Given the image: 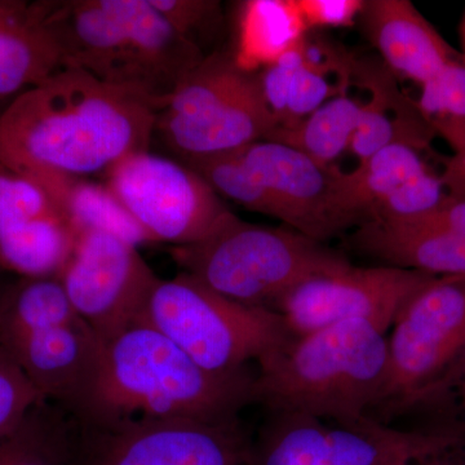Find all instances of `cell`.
Returning a JSON list of instances; mask_svg holds the SVG:
<instances>
[{
    "mask_svg": "<svg viewBox=\"0 0 465 465\" xmlns=\"http://www.w3.org/2000/svg\"><path fill=\"white\" fill-rule=\"evenodd\" d=\"M388 339V376L379 414L416 407L465 360V275L434 277L394 320Z\"/></svg>",
    "mask_w": 465,
    "mask_h": 465,
    "instance_id": "9c48e42d",
    "label": "cell"
},
{
    "mask_svg": "<svg viewBox=\"0 0 465 465\" xmlns=\"http://www.w3.org/2000/svg\"><path fill=\"white\" fill-rule=\"evenodd\" d=\"M307 33L298 0H251L241 8L232 57L242 70L255 73L298 47Z\"/></svg>",
    "mask_w": 465,
    "mask_h": 465,
    "instance_id": "cb8c5ba5",
    "label": "cell"
},
{
    "mask_svg": "<svg viewBox=\"0 0 465 465\" xmlns=\"http://www.w3.org/2000/svg\"><path fill=\"white\" fill-rule=\"evenodd\" d=\"M416 108L434 136L454 155L465 154V61L459 56L420 85Z\"/></svg>",
    "mask_w": 465,
    "mask_h": 465,
    "instance_id": "4316f807",
    "label": "cell"
},
{
    "mask_svg": "<svg viewBox=\"0 0 465 465\" xmlns=\"http://www.w3.org/2000/svg\"><path fill=\"white\" fill-rule=\"evenodd\" d=\"M171 255L183 273L219 295L272 312L312 275L351 265L322 242L293 229L251 224L232 213L206 238L173 246Z\"/></svg>",
    "mask_w": 465,
    "mask_h": 465,
    "instance_id": "8992f818",
    "label": "cell"
},
{
    "mask_svg": "<svg viewBox=\"0 0 465 465\" xmlns=\"http://www.w3.org/2000/svg\"><path fill=\"white\" fill-rule=\"evenodd\" d=\"M43 400L23 370L0 348V439L16 430Z\"/></svg>",
    "mask_w": 465,
    "mask_h": 465,
    "instance_id": "f1b7e54d",
    "label": "cell"
},
{
    "mask_svg": "<svg viewBox=\"0 0 465 465\" xmlns=\"http://www.w3.org/2000/svg\"><path fill=\"white\" fill-rule=\"evenodd\" d=\"M101 347L57 277L0 278V348L45 400L73 415L94 374Z\"/></svg>",
    "mask_w": 465,
    "mask_h": 465,
    "instance_id": "5b68a950",
    "label": "cell"
},
{
    "mask_svg": "<svg viewBox=\"0 0 465 465\" xmlns=\"http://www.w3.org/2000/svg\"><path fill=\"white\" fill-rule=\"evenodd\" d=\"M436 275L396 266L348 265L312 275L275 305L295 338L333 324L367 320L390 329L401 308Z\"/></svg>",
    "mask_w": 465,
    "mask_h": 465,
    "instance_id": "4fadbf2b",
    "label": "cell"
},
{
    "mask_svg": "<svg viewBox=\"0 0 465 465\" xmlns=\"http://www.w3.org/2000/svg\"><path fill=\"white\" fill-rule=\"evenodd\" d=\"M155 119L139 97L63 66L0 113V161L24 173L105 174L150 150Z\"/></svg>",
    "mask_w": 465,
    "mask_h": 465,
    "instance_id": "6da1fadb",
    "label": "cell"
},
{
    "mask_svg": "<svg viewBox=\"0 0 465 465\" xmlns=\"http://www.w3.org/2000/svg\"><path fill=\"white\" fill-rule=\"evenodd\" d=\"M357 65L322 41H304L259 74L275 127H290L347 92Z\"/></svg>",
    "mask_w": 465,
    "mask_h": 465,
    "instance_id": "d6986e66",
    "label": "cell"
},
{
    "mask_svg": "<svg viewBox=\"0 0 465 465\" xmlns=\"http://www.w3.org/2000/svg\"><path fill=\"white\" fill-rule=\"evenodd\" d=\"M105 185L154 243H195L232 213L201 174L150 150L116 162Z\"/></svg>",
    "mask_w": 465,
    "mask_h": 465,
    "instance_id": "8fae6325",
    "label": "cell"
},
{
    "mask_svg": "<svg viewBox=\"0 0 465 465\" xmlns=\"http://www.w3.org/2000/svg\"><path fill=\"white\" fill-rule=\"evenodd\" d=\"M361 114L362 101L353 99L344 92L298 124L275 127L266 140L283 143L322 166L332 167L336 159L351 149Z\"/></svg>",
    "mask_w": 465,
    "mask_h": 465,
    "instance_id": "484cf974",
    "label": "cell"
},
{
    "mask_svg": "<svg viewBox=\"0 0 465 465\" xmlns=\"http://www.w3.org/2000/svg\"><path fill=\"white\" fill-rule=\"evenodd\" d=\"M76 234L41 183L0 161V265L21 277H58Z\"/></svg>",
    "mask_w": 465,
    "mask_h": 465,
    "instance_id": "e0dca14e",
    "label": "cell"
},
{
    "mask_svg": "<svg viewBox=\"0 0 465 465\" xmlns=\"http://www.w3.org/2000/svg\"><path fill=\"white\" fill-rule=\"evenodd\" d=\"M275 125L259 74L211 52L157 113L154 137L186 163L266 140Z\"/></svg>",
    "mask_w": 465,
    "mask_h": 465,
    "instance_id": "ba28073f",
    "label": "cell"
},
{
    "mask_svg": "<svg viewBox=\"0 0 465 465\" xmlns=\"http://www.w3.org/2000/svg\"><path fill=\"white\" fill-rule=\"evenodd\" d=\"M3 273H5V269L2 268V265H0V278L3 277Z\"/></svg>",
    "mask_w": 465,
    "mask_h": 465,
    "instance_id": "e575fe53",
    "label": "cell"
},
{
    "mask_svg": "<svg viewBox=\"0 0 465 465\" xmlns=\"http://www.w3.org/2000/svg\"><path fill=\"white\" fill-rule=\"evenodd\" d=\"M60 67L45 0H0V101L41 84Z\"/></svg>",
    "mask_w": 465,
    "mask_h": 465,
    "instance_id": "44dd1931",
    "label": "cell"
},
{
    "mask_svg": "<svg viewBox=\"0 0 465 465\" xmlns=\"http://www.w3.org/2000/svg\"><path fill=\"white\" fill-rule=\"evenodd\" d=\"M353 243L388 266L465 275V197L425 215L360 226Z\"/></svg>",
    "mask_w": 465,
    "mask_h": 465,
    "instance_id": "ac0fdd59",
    "label": "cell"
},
{
    "mask_svg": "<svg viewBox=\"0 0 465 465\" xmlns=\"http://www.w3.org/2000/svg\"><path fill=\"white\" fill-rule=\"evenodd\" d=\"M255 372L216 375L145 321L103 341L73 418L87 428L155 420L240 423L253 403Z\"/></svg>",
    "mask_w": 465,
    "mask_h": 465,
    "instance_id": "7a4b0ae2",
    "label": "cell"
},
{
    "mask_svg": "<svg viewBox=\"0 0 465 465\" xmlns=\"http://www.w3.org/2000/svg\"><path fill=\"white\" fill-rule=\"evenodd\" d=\"M360 18L388 69L419 85L460 56L409 0H369Z\"/></svg>",
    "mask_w": 465,
    "mask_h": 465,
    "instance_id": "ffe728a7",
    "label": "cell"
},
{
    "mask_svg": "<svg viewBox=\"0 0 465 465\" xmlns=\"http://www.w3.org/2000/svg\"><path fill=\"white\" fill-rule=\"evenodd\" d=\"M232 153L264 186L278 220L290 229L326 243L351 226L358 228L339 168L322 166L299 150L268 140Z\"/></svg>",
    "mask_w": 465,
    "mask_h": 465,
    "instance_id": "9a60e30c",
    "label": "cell"
},
{
    "mask_svg": "<svg viewBox=\"0 0 465 465\" xmlns=\"http://www.w3.org/2000/svg\"><path fill=\"white\" fill-rule=\"evenodd\" d=\"M403 465H465V432L439 448L410 459Z\"/></svg>",
    "mask_w": 465,
    "mask_h": 465,
    "instance_id": "1f68e13d",
    "label": "cell"
},
{
    "mask_svg": "<svg viewBox=\"0 0 465 465\" xmlns=\"http://www.w3.org/2000/svg\"><path fill=\"white\" fill-rule=\"evenodd\" d=\"M463 432L449 425L397 430L374 418L333 423L273 414L252 440L253 465H403Z\"/></svg>",
    "mask_w": 465,
    "mask_h": 465,
    "instance_id": "30bf717a",
    "label": "cell"
},
{
    "mask_svg": "<svg viewBox=\"0 0 465 465\" xmlns=\"http://www.w3.org/2000/svg\"><path fill=\"white\" fill-rule=\"evenodd\" d=\"M79 430L81 465H253L252 440L240 423L155 420Z\"/></svg>",
    "mask_w": 465,
    "mask_h": 465,
    "instance_id": "5bb4252c",
    "label": "cell"
},
{
    "mask_svg": "<svg viewBox=\"0 0 465 465\" xmlns=\"http://www.w3.org/2000/svg\"><path fill=\"white\" fill-rule=\"evenodd\" d=\"M142 321L216 375L251 371L295 338L280 314L232 302L183 272L158 281Z\"/></svg>",
    "mask_w": 465,
    "mask_h": 465,
    "instance_id": "52a82bcc",
    "label": "cell"
},
{
    "mask_svg": "<svg viewBox=\"0 0 465 465\" xmlns=\"http://www.w3.org/2000/svg\"><path fill=\"white\" fill-rule=\"evenodd\" d=\"M186 42L207 56L206 45L215 39L223 15L215 0H149Z\"/></svg>",
    "mask_w": 465,
    "mask_h": 465,
    "instance_id": "83f0119b",
    "label": "cell"
},
{
    "mask_svg": "<svg viewBox=\"0 0 465 465\" xmlns=\"http://www.w3.org/2000/svg\"><path fill=\"white\" fill-rule=\"evenodd\" d=\"M57 278L76 314L101 342L143 320L161 280L134 244L105 232L78 235Z\"/></svg>",
    "mask_w": 465,
    "mask_h": 465,
    "instance_id": "7c38bea8",
    "label": "cell"
},
{
    "mask_svg": "<svg viewBox=\"0 0 465 465\" xmlns=\"http://www.w3.org/2000/svg\"><path fill=\"white\" fill-rule=\"evenodd\" d=\"M416 410L432 416V425H449L465 430V360Z\"/></svg>",
    "mask_w": 465,
    "mask_h": 465,
    "instance_id": "f546056e",
    "label": "cell"
},
{
    "mask_svg": "<svg viewBox=\"0 0 465 465\" xmlns=\"http://www.w3.org/2000/svg\"><path fill=\"white\" fill-rule=\"evenodd\" d=\"M309 29L351 27L362 14L363 0H298Z\"/></svg>",
    "mask_w": 465,
    "mask_h": 465,
    "instance_id": "4dcf8cb0",
    "label": "cell"
},
{
    "mask_svg": "<svg viewBox=\"0 0 465 465\" xmlns=\"http://www.w3.org/2000/svg\"><path fill=\"white\" fill-rule=\"evenodd\" d=\"M446 170L452 176L465 179V154L452 155L451 158H448V161H446Z\"/></svg>",
    "mask_w": 465,
    "mask_h": 465,
    "instance_id": "d6a6232c",
    "label": "cell"
},
{
    "mask_svg": "<svg viewBox=\"0 0 465 465\" xmlns=\"http://www.w3.org/2000/svg\"><path fill=\"white\" fill-rule=\"evenodd\" d=\"M61 64L159 112L204 54L149 0H45Z\"/></svg>",
    "mask_w": 465,
    "mask_h": 465,
    "instance_id": "3957f363",
    "label": "cell"
},
{
    "mask_svg": "<svg viewBox=\"0 0 465 465\" xmlns=\"http://www.w3.org/2000/svg\"><path fill=\"white\" fill-rule=\"evenodd\" d=\"M427 146L396 143L351 173L342 186L358 228L425 215L465 197V179L433 166ZM448 161V159H446Z\"/></svg>",
    "mask_w": 465,
    "mask_h": 465,
    "instance_id": "2e32d148",
    "label": "cell"
},
{
    "mask_svg": "<svg viewBox=\"0 0 465 465\" xmlns=\"http://www.w3.org/2000/svg\"><path fill=\"white\" fill-rule=\"evenodd\" d=\"M387 330L353 320L293 338L258 363L253 403L333 423L371 415L387 381Z\"/></svg>",
    "mask_w": 465,
    "mask_h": 465,
    "instance_id": "277c9868",
    "label": "cell"
},
{
    "mask_svg": "<svg viewBox=\"0 0 465 465\" xmlns=\"http://www.w3.org/2000/svg\"><path fill=\"white\" fill-rule=\"evenodd\" d=\"M78 421L43 400L0 439V465H81Z\"/></svg>",
    "mask_w": 465,
    "mask_h": 465,
    "instance_id": "d4e9b609",
    "label": "cell"
},
{
    "mask_svg": "<svg viewBox=\"0 0 465 465\" xmlns=\"http://www.w3.org/2000/svg\"><path fill=\"white\" fill-rule=\"evenodd\" d=\"M461 38H463V47H464L463 58L465 61V17H464V21H463V26H461Z\"/></svg>",
    "mask_w": 465,
    "mask_h": 465,
    "instance_id": "836d02e7",
    "label": "cell"
},
{
    "mask_svg": "<svg viewBox=\"0 0 465 465\" xmlns=\"http://www.w3.org/2000/svg\"><path fill=\"white\" fill-rule=\"evenodd\" d=\"M26 174L41 183L51 195L76 238L87 232H105L136 247L154 243L105 183L92 182L88 177L73 174Z\"/></svg>",
    "mask_w": 465,
    "mask_h": 465,
    "instance_id": "603a6c76",
    "label": "cell"
},
{
    "mask_svg": "<svg viewBox=\"0 0 465 465\" xmlns=\"http://www.w3.org/2000/svg\"><path fill=\"white\" fill-rule=\"evenodd\" d=\"M370 97L362 101V114L351 140V152L363 163L391 143H407L430 148L434 134L430 130L416 103L397 90L390 75L375 66H362Z\"/></svg>",
    "mask_w": 465,
    "mask_h": 465,
    "instance_id": "7402d4cb",
    "label": "cell"
}]
</instances>
